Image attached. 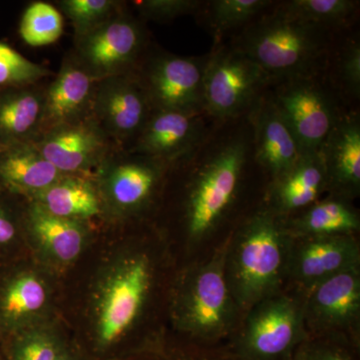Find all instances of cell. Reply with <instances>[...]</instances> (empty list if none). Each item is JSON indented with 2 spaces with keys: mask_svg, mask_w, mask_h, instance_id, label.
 I'll use <instances>...</instances> for the list:
<instances>
[{
  "mask_svg": "<svg viewBox=\"0 0 360 360\" xmlns=\"http://www.w3.org/2000/svg\"><path fill=\"white\" fill-rule=\"evenodd\" d=\"M340 77L343 84L354 96L360 91V46L352 41L343 49L340 58Z\"/></svg>",
  "mask_w": 360,
  "mask_h": 360,
  "instance_id": "obj_35",
  "label": "cell"
},
{
  "mask_svg": "<svg viewBox=\"0 0 360 360\" xmlns=\"http://www.w3.org/2000/svg\"><path fill=\"white\" fill-rule=\"evenodd\" d=\"M270 78L239 51H221L207 56L203 75L205 111L220 120L236 117L252 103Z\"/></svg>",
  "mask_w": 360,
  "mask_h": 360,
  "instance_id": "obj_7",
  "label": "cell"
},
{
  "mask_svg": "<svg viewBox=\"0 0 360 360\" xmlns=\"http://www.w3.org/2000/svg\"><path fill=\"white\" fill-rule=\"evenodd\" d=\"M328 189L335 198H352L360 191V125L356 118L338 120L321 149Z\"/></svg>",
  "mask_w": 360,
  "mask_h": 360,
  "instance_id": "obj_15",
  "label": "cell"
},
{
  "mask_svg": "<svg viewBox=\"0 0 360 360\" xmlns=\"http://www.w3.org/2000/svg\"><path fill=\"white\" fill-rule=\"evenodd\" d=\"M44 98L33 91H20L0 98V137L18 141L42 122Z\"/></svg>",
  "mask_w": 360,
  "mask_h": 360,
  "instance_id": "obj_25",
  "label": "cell"
},
{
  "mask_svg": "<svg viewBox=\"0 0 360 360\" xmlns=\"http://www.w3.org/2000/svg\"><path fill=\"white\" fill-rule=\"evenodd\" d=\"M229 241L208 262L186 277L177 303V319L184 331L202 341L229 335L243 317L225 271Z\"/></svg>",
  "mask_w": 360,
  "mask_h": 360,
  "instance_id": "obj_3",
  "label": "cell"
},
{
  "mask_svg": "<svg viewBox=\"0 0 360 360\" xmlns=\"http://www.w3.org/2000/svg\"><path fill=\"white\" fill-rule=\"evenodd\" d=\"M94 78L82 66H63L44 97L42 122L52 129L77 122L89 105Z\"/></svg>",
  "mask_w": 360,
  "mask_h": 360,
  "instance_id": "obj_18",
  "label": "cell"
},
{
  "mask_svg": "<svg viewBox=\"0 0 360 360\" xmlns=\"http://www.w3.org/2000/svg\"><path fill=\"white\" fill-rule=\"evenodd\" d=\"M34 146L63 174L89 169L105 148L101 131L90 123L54 127Z\"/></svg>",
  "mask_w": 360,
  "mask_h": 360,
  "instance_id": "obj_13",
  "label": "cell"
},
{
  "mask_svg": "<svg viewBox=\"0 0 360 360\" xmlns=\"http://www.w3.org/2000/svg\"><path fill=\"white\" fill-rule=\"evenodd\" d=\"M60 6L82 37L108 20L115 2L111 0H65L60 2Z\"/></svg>",
  "mask_w": 360,
  "mask_h": 360,
  "instance_id": "obj_32",
  "label": "cell"
},
{
  "mask_svg": "<svg viewBox=\"0 0 360 360\" xmlns=\"http://www.w3.org/2000/svg\"><path fill=\"white\" fill-rule=\"evenodd\" d=\"M0 177L18 193L37 195L65 177L34 146L11 149L0 160Z\"/></svg>",
  "mask_w": 360,
  "mask_h": 360,
  "instance_id": "obj_20",
  "label": "cell"
},
{
  "mask_svg": "<svg viewBox=\"0 0 360 360\" xmlns=\"http://www.w3.org/2000/svg\"><path fill=\"white\" fill-rule=\"evenodd\" d=\"M46 302L44 283L34 274H22L7 286L0 309L9 323H20L39 314Z\"/></svg>",
  "mask_w": 360,
  "mask_h": 360,
  "instance_id": "obj_26",
  "label": "cell"
},
{
  "mask_svg": "<svg viewBox=\"0 0 360 360\" xmlns=\"http://www.w3.org/2000/svg\"><path fill=\"white\" fill-rule=\"evenodd\" d=\"M49 75L44 66L33 63L20 52L0 42V86L37 82Z\"/></svg>",
  "mask_w": 360,
  "mask_h": 360,
  "instance_id": "obj_30",
  "label": "cell"
},
{
  "mask_svg": "<svg viewBox=\"0 0 360 360\" xmlns=\"http://www.w3.org/2000/svg\"><path fill=\"white\" fill-rule=\"evenodd\" d=\"M198 115L158 110L142 129L139 148L153 158L163 160L188 153L203 139V125L198 120Z\"/></svg>",
  "mask_w": 360,
  "mask_h": 360,
  "instance_id": "obj_17",
  "label": "cell"
},
{
  "mask_svg": "<svg viewBox=\"0 0 360 360\" xmlns=\"http://www.w3.org/2000/svg\"><path fill=\"white\" fill-rule=\"evenodd\" d=\"M153 267L146 255L125 260L108 279L98 309V335L104 345L122 338L141 314L150 290Z\"/></svg>",
  "mask_w": 360,
  "mask_h": 360,
  "instance_id": "obj_10",
  "label": "cell"
},
{
  "mask_svg": "<svg viewBox=\"0 0 360 360\" xmlns=\"http://www.w3.org/2000/svg\"><path fill=\"white\" fill-rule=\"evenodd\" d=\"M285 224L292 236H355L360 229L356 210L335 196L317 200L295 217H285Z\"/></svg>",
  "mask_w": 360,
  "mask_h": 360,
  "instance_id": "obj_21",
  "label": "cell"
},
{
  "mask_svg": "<svg viewBox=\"0 0 360 360\" xmlns=\"http://www.w3.org/2000/svg\"><path fill=\"white\" fill-rule=\"evenodd\" d=\"M202 360H213V359H206V357L203 356Z\"/></svg>",
  "mask_w": 360,
  "mask_h": 360,
  "instance_id": "obj_38",
  "label": "cell"
},
{
  "mask_svg": "<svg viewBox=\"0 0 360 360\" xmlns=\"http://www.w3.org/2000/svg\"><path fill=\"white\" fill-rule=\"evenodd\" d=\"M20 32L30 46L54 44L63 34V16L51 4L35 2L23 14Z\"/></svg>",
  "mask_w": 360,
  "mask_h": 360,
  "instance_id": "obj_28",
  "label": "cell"
},
{
  "mask_svg": "<svg viewBox=\"0 0 360 360\" xmlns=\"http://www.w3.org/2000/svg\"><path fill=\"white\" fill-rule=\"evenodd\" d=\"M80 37L82 66L94 77L122 72L136 58L142 44L141 27L122 18L105 20Z\"/></svg>",
  "mask_w": 360,
  "mask_h": 360,
  "instance_id": "obj_12",
  "label": "cell"
},
{
  "mask_svg": "<svg viewBox=\"0 0 360 360\" xmlns=\"http://www.w3.org/2000/svg\"><path fill=\"white\" fill-rule=\"evenodd\" d=\"M255 158L274 179L285 174L304 155L274 99L258 104L255 120Z\"/></svg>",
  "mask_w": 360,
  "mask_h": 360,
  "instance_id": "obj_14",
  "label": "cell"
},
{
  "mask_svg": "<svg viewBox=\"0 0 360 360\" xmlns=\"http://www.w3.org/2000/svg\"><path fill=\"white\" fill-rule=\"evenodd\" d=\"M236 49L270 79L311 78L324 60L328 40L324 28L291 18L279 8L251 25Z\"/></svg>",
  "mask_w": 360,
  "mask_h": 360,
  "instance_id": "obj_2",
  "label": "cell"
},
{
  "mask_svg": "<svg viewBox=\"0 0 360 360\" xmlns=\"http://www.w3.org/2000/svg\"><path fill=\"white\" fill-rule=\"evenodd\" d=\"M303 153H321L340 118L311 78L285 80L274 99Z\"/></svg>",
  "mask_w": 360,
  "mask_h": 360,
  "instance_id": "obj_8",
  "label": "cell"
},
{
  "mask_svg": "<svg viewBox=\"0 0 360 360\" xmlns=\"http://www.w3.org/2000/svg\"><path fill=\"white\" fill-rule=\"evenodd\" d=\"M357 4L352 0H292L284 2L281 9L302 22L329 28L349 20Z\"/></svg>",
  "mask_w": 360,
  "mask_h": 360,
  "instance_id": "obj_27",
  "label": "cell"
},
{
  "mask_svg": "<svg viewBox=\"0 0 360 360\" xmlns=\"http://www.w3.org/2000/svg\"><path fill=\"white\" fill-rule=\"evenodd\" d=\"M34 198H37L35 205L63 219H90L101 212L94 188L84 180L75 177H63Z\"/></svg>",
  "mask_w": 360,
  "mask_h": 360,
  "instance_id": "obj_23",
  "label": "cell"
},
{
  "mask_svg": "<svg viewBox=\"0 0 360 360\" xmlns=\"http://www.w3.org/2000/svg\"><path fill=\"white\" fill-rule=\"evenodd\" d=\"M160 169L153 163L129 162L111 172L108 188L116 205L132 210L146 203L155 191Z\"/></svg>",
  "mask_w": 360,
  "mask_h": 360,
  "instance_id": "obj_24",
  "label": "cell"
},
{
  "mask_svg": "<svg viewBox=\"0 0 360 360\" xmlns=\"http://www.w3.org/2000/svg\"><path fill=\"white\" fill-rule=\"evenodd\" d=\"M15 229L4 212H0V243H7L13 240Z\"/></svg>",
  "mask_w": 360,
  "mask_h": 360,
  "instance_id": "obj_36",
  "label": "cell"
},
{
  "mask_svg": "<svg viewBox=\"0 0 360 360\" xmlns=\"http://www.w3.org/2000/svg\"><path fill=\"white\" fill-rule=\"evenodd\" d=\"M300 295L309 336L338 338L359 347L360 267L328 277Z\"/></svg>",
  "mask_w": 360,
  "mask_h": 360,
  "instance_id": "obj_6",
  "label": "cell"
},
{
  "mask_svg": "<svg viewBox=\"0 0 360 360\" xmlns=\"http://www.w3.org/2000/svg\"><path fill=\"white\" fill-rule=\"evenodd\" d=\"M61 354L56 336L41 329L25 333L13 348L14 360H58Z\"/></svg>",
  "mask_w": 360,
  "mask_h": 360,
  "instance_id": "obj_33",
  "label": "cell"
},
{
  "mask_svg": "<svg viewBox=\"0 0 360 360\" xmlns=\"http://www.w3.org/2000/svg\"><path fill=\"white\" fill-rule=\"evenodd\" d=\"M248 141L234 137L206 158L194 177L187 202V231L193 240L214 231L236 200L248 158Z\"/></svg>",
  "mask_w": 360,
  "mask_h": 360,
  "instance_id": "obj_5",
  "label": "cell"
},
{
  "mask_svg": "<svg viewBox=\"0 0 360 360\" xmlns=\"http://www.w3.org/2000/svg\"><path fill=\"white\" fill-rule=\"evenodd\" d=\"M290 240L285 217L270 208L253 215L229 239L225 271L243 316L260 300L284 290Z\"/></svg>",
  "mask_w": 360,
  "mask_h": 360,
  "instance_id": "obj_1",
  "label": "cell"
},
{
  "mask_svg": "<svg viewBox=\"0 0 360 360\" xmlns=\"http://www.w3.org/2000/svg\"><path fill=\"white\" fill-rule=\"evenodd\" d=\"M269 0H214L210 2V20L217 34L252 20L271 6Z\"/></svg>",
  "mask_w": 360,
  "mask_h": 360,
  "instance_id": "obj_29",
  "label": "cell"
},
{
  "mask_svg": "<svg viewBox=\"0 0 360 360\" xmlns=\"http://www.w3.org/2000/svg\"><path fill=\"white\" fill-rule=\"evenodd\" d=\"M58 360H70V359L68 355H66V354H65V352H63Z\"/></svg>",
  "mask_w": 360,
  "mask_h": 360,
  "instance_id": "obj_37",
  "label": "cell"
},
{
  "mask_svg": "<svg viewBox=\"0 0 360 360\" xmlns=\"http://www.w3.org/2000/svg\"><path fill=\"white\" fill-rule=\"evenodd\" d=\"M243 317L233 343L234 360H290L309 336L302 295L295 290L260 300Z\"/></svg>",
  "mask_w": 360,
  "mask_h": 360,
  "instance_id": "obj_4",
  "label": "cell"
},
{
  "mask_svg": "<svg viewBox=\"0 0 360 360\" xmlns=\"http://www.w3.org/2000/svg\"><path fill=\"white\" fill-rule=\"evenodd\" d=\"M360 267V248L355 236H292L286 281L298 293L347 269Z\"/></svg>",
  "mask_w": 360,
  "mask_h": 360,
  "instance_id": "obj_9",
  "label": "cell"
},
{
  "mask_svg": "<svg viewBox=\"0 0 360 360\" xmlns=\"http://www.w3.org/2000/svg\"><path fill=\"white\" fill-rule=\"evenodd\" d=\"M200 4L194 0H148L137 2V6L148 18L165 20L193 13Z\"/></svg>",
  "mask_w": 360,
  "mask_h": 360,
  "instance_id": "obj_34",
  "label": "cell"
},
{
  "mask_svg": "<svg viewBox=\"0 0 360 360\" xmlns=\"http://www.w3.org/2000/svg\"><path fill=\"white\" fill-rule=\"evenodd\" d=\"M328 189V174L321 153H304L285 174L274 179L270 210L288 217L314 205Z\"/></svg>",
  "mask_w": 360,
  "mask_h": 360,
  "instance_id": "obj_16",
  "label": "cell"
},
{
  "mask_svg": "<svg viewBox=\"0 0 360 360\" xmlns=\"http://www.w3.org/2000/svg\"><path fill=\"white\" fill-rule=\"evenodd\" d=\"M96 110L108 129L120 136H129L146 125L148 96L134 82L112 80L99 91Z\"/></svg>",
  "mask_w": 360,
  "mask_h": 360,
  "instance_id": "obj_19",
  "label": "cell"
},
{
  "mask_svg": "<svg viewBox=\"0 0 360 360\" xmlns=\"http://www.w3.org/2000/svg\"><path fill=\"white\" fill-rule=\"evenodd\" d=\"M205 58L163 56L151 66L148 97L158 110L200 115L205 111Z\"/></svg>",
  "mask_w": 360,
  "mask_h": 360,
  "instance_id": "obj_11",
  "label": "cell"
},
{
  "mask_svg": "<svg viewBox=\"0 0 360 360\" xmlns=\"http://www.w3.org/2000/svg\"><path fill=\"white\" fill-rule=\"evenodd\" d=\"M356 348L349 341L338 338L307 336L295 348L290 360H356Z\"/></svg>",
  "mask_w": 360,
  "mask_h": 360,
  "instance_id": "obj_31",
  "label": "cell"
},
{
  "mask_svg": "<svg viewBox=\"0 0 360 360\" xmlns=\"http://www.w3.org/2000/svg\"><path fill=\"white\" fill-rule=\"evenodd\" d=\"M30 226L42 248L58 262L68 264L82 252L84 231L77 220L56 217L34 205L30 212Z\"/></svg>",
  "mask_w": 360,
  "mask_h": 360,
  "instance_id": "obj_22",
  "label": "cell"
}]
</instances>
